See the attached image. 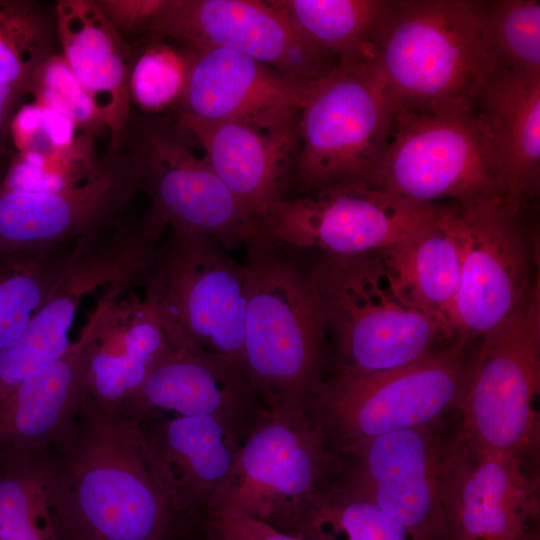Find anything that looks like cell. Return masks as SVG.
Returning <instances> with one entry per match:
<instances>
[{
    "instance_id": "18",
    "label": "cell",
    "mask_w": 540,
    "mask_h": 540,
    "mask_svg": "<svg viewBox=\"0 0 540 540\" xmlns=\"http://www.w3.org/2000/svg\"><path fill=\"white\" fill-rule=\"evenodd\" d=\"M138 424L178 525L215 511L244 437L212 416L153 415Z\"/></svg>"
},
{
    "instance_id": "19",
    "label": "cell",
    "mask_w": 540,
    "mask_h": 540,
    "mask_svg": "<svg viewBox=\"0 0 540 540\" xmlns=\"http://www.w3.org/2000/svg\"><path fill=\"white\" fill-rule=\"evenodd\" d=\"M190 49L192 62L188 82L175 111L265 130L298 125L314 84L304 83L232 50Z\"/></svg>"
},
{
    "instance_id": "33",
    "label": "cell",
    "mask_w": 540,
    "mask_h": 540,
    "mask_svg": "<svg viewBox=\"0 0 540 540\" xmlns=\"http://www.w3.org/2000/svg\"><path fill=\"white\" fill-rule=\"evenodd\" d=\"M131 45L134 48L129 79L131 104L146 114L175 111L186 90L191 49L151 37Z\"/></svg>"
},
{
    "instance_id": "25",
    "label": "cell",
    "mask_w": 540,
    "mask_h": 540,
    "mask_svg": "<svg viewBox=\"0 0 540 540\" xmlns=\"http://www.w3.org/2000/svg\"><path fill=\"white\" fill-rule=\"evenodd\" d=\"M54 8L61 53L105 122L108 149H118L132 109L129 79L134 48L96 0H59Z\"/></svg>"
},
{
    "instance_id": "34",
    "label": "cell",
    "mask_w": 540,
    "mask_h": 540,
    "mask_svg": "<svg viewBox=\"0 0 540 540\" xmlns=\"http://www.w3.org/2000/svg\"><path fill=\"white\" fill-rule=\"evenodd\" d=\"M482 25L496 69L540 75V1H483Z\"/></svg>"
},
{
    "instance_id": "7",
    "label": "cell",
    "mask_w": 540,
    "mask_h": 540,
    "mask_svg": "<svg viewBox=\"0 0 540 540\" xmlns=\"http://www.w3.org/2000/svg\"><path fill=\"white\" fill-rule=\"evenodd\" d=\"M342 468L341 454L309 407L266 406L241 442L213 512L247 514L291 534L308 504L336 482Z\"/></svg>"
},
{
    "instance_id": "10",
    "label": "cell",
    "mask_w": 540,
    "mask_h": 540,
    "mask_svg": "<svg viewBox=\"0 0 540 540\" xmlns=\"http://www.w3.org/2000/svg\"><path fill=\"white\" fill-rule=\"evenodd\" d=\"M469 368L465 346L454 342L387 371L337 370L317 386L308 407L341 454L383 434L439 422L459 408Z\"/></svg>"
},
{
    "instance_id": "9",
    "label": "cell",
    "mask_w": 540,
    "mask_h": 540,
    "mask_svg": "<svg viewBox=\"0 0 540 540\" xmlns=\"http://www.w3.org/2000/svg\"><path fill=\"white\" fill-rule=\"evenodd\" d=\"M120 146L138 170L141 191L151 200L147 213L167 228L207 236L228 250L246 247L255 220L199 156L193 135L170 114L131 109Z\"/></svg>"
},
{
    "instance_id": "38",
    "label": "cell",
    "mask_w": 540,
    "mask_h": 540,
    "mask_svg": "<svg viewBox=\"0 0 540 540\" xmlns=\"http://www.w3.org/2000/svg\"><path fill=\"white\" fill-rule=\"evenodd\" d=\"M13 153L12 146L0 142V187L3 183Z\"/></svg>"
},
{
    "instance_id": "31",
    "label": "cell",
    "mask_w": 540,
    "mask_h": 540,
    "mask_svg": "<svg viewBox=\"0 0 540 540\" xmlns=\"http://www.w3.org/2000/svg\"><path fill=\"white\" fill-rule=\"evenodd\" d=\"M60 51L54 5L0 0V72L29 92L38 68Z\"/></svg>"
},
{
    "instance_id": "20",
    "label": "cell",
    "mask_w": 540,
    "mask_h": 540,
    "mask_svg": "<svg viewBox=\"0 0 540 540\" xmlns=\"http://www.w3.org/2000/svg\"><path fill=\"white\" fill-rule=\"evenodd\" d=\"M266 406L247 376L227 360L195 348H176L118 413L137 422L168 413L212 416L245 437Z\"/></svg>"
},
{
    "instance_id": "2",
    "label": "cell",
    "mask_w": 540,
    "mask_h": 540,
    "mask_svg": "<svg viewBox=\"0 0 540 540\" xmlns=\"http://www.w3.org/2000/svg\"><path fill=\"white\" fill-rule=\"evenodd\" d=\"M337 370L369 374L419 361L454 340L400 287L379 252L318 253L306 265Z\"/></svg>"
},
{
    "instance_id": "32",
    "label": "cell",
    "mask_w": 540,
    "mask_h": 540,
    "mask_svg": "<svg viewBox=\"0 0 540 540\" xmlns=\"http://www.w3.org/2000/svg\"><path fill=\"white\" fill-rule=\"evenodd\" d=\"M42 453L0 455V540H60L47 504Z\"/></svg>"
},
{
    "instance_id": "24",
    "label": "cell",
    "mask_w": 540,
    "mask_h": 540,
    "mask_svg": "<svg viewBox=\"0 0 540 540\" xmlns=\"http://www.w3.org/2000/svg\"><path fill=\"white\" fill-rule=\"evenodd\" d=\"M497 163L504 202L521 212L539 191L540 75L491 72L471 99Z\"/></svg>"
},
{
    "instance_id": "1",
    "label": "cell",
    "mask_w": 540,
    "mask_h": 540,
    "mask_svg": "<svg viewBox=\"0 0 540 540\" xmlns=\"http://www.w3.org/2000/svg\"><path fill=\"white\" fill-rule=\"evenodd\" d=\"M42 467L60 540H170L179 528L138 422L86 396Z\"/></svg>"
},
{
    "instance_id": "6",
    "label": "cell",
    "mask_w": 540,
    "mask_h": 540,
    "mask_svg": "<svg viewBox=\"0 0 540 540\" xmlns=\"http://www.w3.org/2000/svg\"><path fill=\"white\" fill-rule=\"evenodd\" d=\"M367 185L426 204L504 200L497 163L471 101L399 108Z\"/></svg>"
},
{
    "instance_id": "16",
    "label": "cell",
    "mask_w": 540,
    "mask_h": 540,
    "mask_svg": "<svg viewBox=\"0 0 540 540\" xmlns=\"http://www.w3.org/2000/svg\"><path fill=\"white\" fill-rule=\"evenodd\" d=\"M140 175L120 146L85 181L54 191L0 187V250L75 242L127 215Z\"/></svg>"
},
{
    "instance_id": "5",
    "label": "cell",
    "mask_w": 540,
    "mask_h": 540,
    "mask_svg": "<svg viewBox=\"0 0 540 540\" xmlns=\"http://www.w3.org/2000/svg\"><path fill=\"white\" fill-rule=\"evenodd\" d=\"M167 229L142 283L143 300L176 347L218 356L245 374V263L207 236Z\"/></svg>"
},
{
    "instance_id": "21",
    "label": "cell",
    "mask_w": 540,
    "mask_h": 540,
    "mask_svg": "<svg viewBox=\"0 0 540 540\" xmlns=\"http://www.w3.org/2000/svg\"><path fill=\"white\" fill-rule=\"evenodd\" d=\"M195 138L211 167L254 218L290 197L299 150L298 125L265 130L248 124L170 112Z\"/></svg>"
},
{
    "instance_id": "22",
    "label": "cell",
    "mask_w": 540,
    "mask_h": 540,
    "mask_svg": "<svg viewBox=\"0 0 540 540\" xmlns=\"http://www.w3.org/2000/svg\"><path fill=\"white\" fill-rule=\"evenodd\" d=\"M111 286L89 342L85 363L86 397L118 412L152 370L176 347L142 297Z\"/></svg>"
},
{
    "instance_id": "4",
    "label": "cell",
    "mask_w": 540,
    "mask_h": 540,
    "mask_svg": "<svg viewBox=\"0 0 540 540\" xmlns=\"http://www.w3.org/2000/svg\"><path fill=\"white\" fill-rule=\"evenodd\" d=\"M482 12L480 0H390L368 59L399 108L471 101L496 70Z\"/></svg>"
},
{
    "instance_id": "13",
    "label": "cell",
    "mask_w": 540,
    "mask_h": 540,
    "mask_svg": "<svg viewBox=\"0 0 540 540\" xmlns=\"http://www.w3.org/2000/svg\"><path fill=\"white\" fill-rule=\"evenodd\" d=\"M437 205L407 200L364 183H336L271 204L256 218L254 236L309 253L379 252L424 226Z\"/></svg>"
},
{
    "instance_id": "15",
    "label": "cell",
    "mask_w": 540,
    "mask_h": 540,
    "mask_svg": "<svg viewBox=\"0 0 540 540\" xmlns=\"http://www.w3.org/2000/svg\"><path fill=\"white\" fill-rule=\"evenodd\" d=\"M439 423L383 434L341 453L337 482L375 502L415 540H448L442 487L448 440Z\"/></svg>"
},
{
    "instance_id": "35",
    "label": "cell",
    "mask_w": 540,
    "mask_h": 540,
    "mask_svg": "<svg viewBox=\"0 0 540 540\" xmlns=\"http://www.w3.org/2000/svg\"><path fill=\"white\" fill-rule=\"evenodd\" d=\"M29 94L34 102L53 109L92 137L107 131L91 97L75 77L61 51L48 58L34 74Z\"/></svg>"
},
{
    "instance_id": "12",
    "label": "cell",
    "mask_w": 540,
    "mask_h": 540,
    "mask_svg": "<svg viewBox=\"0 0 540 540\" xmlns=\"http://www.w3.org/2000/svg\"><path fill=\"white\" fill-rule=\"evenodd\" d=\"M469 368L457 430L468 444L526 459L539 447V283L509 320L484 336Z\"/></svg>"
},
{
    "instance_id": "23",
    "label": "cell",
    "mask_w": 540,
    "mask_h": 540,
    "mask_svg": "<svg viewBox=\"0 0 540 540\" xmlns=\"http://www.w3.org/2000/svg\"><path fill=\"white\" fill-rule=\"evenodd\" d=\"M108 294L106 289L67 350L33 372L0 405V455L41 453L71 423L86 395L87 349Z\"/></svg>"
},
{
    "instance_id": "39",
    "label": "cell",
    "mask_w": 540,
    "mask_h": 540,
    "mask_svg": "<svg viewBox=\"0 0 540 540\" xmlns=\"http://www.w3.org/2000/svg\"><path fill=\"white\" fill-rule=\"evenodd\" d=\"M520 540H539L536 536H530L529 533Z\"/></svg>"
},
{
    "instance_id": "37",
    "label": "cell",
    "mask_w": 540,
    "mask_h": 540,
    "mask_svg": "<svg viewBox=\"0 0 540 540\" xmlns=\"http://www.w3.org/2000/svg\"><path fill=\"white\" fill-rule=\"evenodd\" d=\"M166 1L96 0L103 15L129 44L146 36L151 23Z\"/></svg>"
},
{
    "instance_id": "30",
    "label": "cell",
    "mask_w": 540,
    "mask_h": 540,
    "mask_svg": "<svg viewBox=\"0 0 540 540\" xmlns=\"http://www.w3.org/2000/svg\"><path fill=\"white\" fill-rule=\"evenodd\" d=\"M291 535L304 540H415L375 502L337 480L308 504Z\"/></svg>"
},
{
    "instance_id": "28",
    "label": "cell",
    "mask_w": 540,
    "mask_h": 540,
    "mask_svg": "<svg viewBox=\"0 0 540 540\" xmlns=\"http://www.w3.org/2000/svg\"><path fill=\"white\" fill-rule=\"evenodd\" d=\"M78 241L0 250V350L50 298L75 257Z\"/></svg>"
},
{
    "instance_id": "3",
    "label": "cell",
    "mask_w": 540,
    "mask_h": 540,
    "mask_svg": "<svg viewBox=\"0 0 540 540\" xmlns=\"http://www.w3.org/2000/svg\"><path fill=\"white\" fill-rule=\"evenodd\" d=\"M246 248L245 374L268 406L307 407L328 337L302 253L256 236Z\"/></svg>"
},
{
    "instance_id": "26",
    "label": "cell",
    "mask_w": 540,
    "mask_h": 540,
    "mask_svg": "<svg viewBox=\"0 0 540 540\" xmlns=\"http://www.w3.org/2000/svg\"><path fill=\"white\" fill-rule=\"evenodd\" d=\"M379 253L407 296L455 340L453 320L460 263L441 205L419 230Z\"/></svg>"
},
{
    "instance_id": "14",
    "label": "cell",
    "mask_w": 540,
    "mask_h": 540,
    "mask_svg": "<svg viewBox=\"0 0 540 540\" xmlns=\"http://www.w3.org/2000/svg\"><path fill=\"white\" fill-rule=\"evenodd\" d=\"M145 37L239 52L309 85L339 64L271 0H167Z\"/></svg>"
},
{
    "instance_id": "40",
    "label": "cell",
    "mask_w": 540,
    "mask_h": 540,
    "mask_svg": "<svg viewBox=\"0 0 540 540\" xmlns=\"http://www.w3.org/2000/svg\"><path fill=\"white\" fill-rule=\"evenodd\" d=\"M194 540H200V539H199V538H196V539H194Z\"/></svg>"
},
{
    "instance_id": "11",
    "label": "cell",
    "mask_w": 540,
    "mask_h": 540,
    "mask_svg": "<svg viewBox=\"0 0 540 540\" xmlns=\"http://www.w3.org/2000/svg\"><path fill=\"white\" fill-rule=\"evenodd\" d=\"M441 212L460 263L455 342L466 346L498 329L528 301L539 283L532 280L536 251L521 212L502 198L450 201Z\"/></svg>"
},
{
    "instance_id": "29",
    "label": "cell",
    "mask_w": 540,
    "mask_h": 540,
    "mask_svg": "<svg viewBox=\"0 0 540 540\" xmlns=\"http://www.w3.org/2000/svg\"><path fill=\"white\" fill-rule=\"evenodd\" d=\"M315 46L339 63L368 59L390 0H271Z\"/></svg>"
},
{
    "instance_id": "17",
    "label": "cell",
    "mask_w": 540,
    "mask_h": 540,
    "mask_svg": "<svg viewBox=\"0 0 540 540\" xmlns=\"http://www.w3.org/2000/svg\"><path fill=\"white\" fill-rule=\"evenodd\" d=\"M526 459L447 441L442 487L448 540H520L539 514V480Z\"/></svg>"
},
{
    "instance_id": "36",
    "label": "cell",
    "mask_w": 540,
    "mask_h": 540,
    "mask_svg": "<svg viewBox=\"0 0 540 540\" xmlns=\"http://www.w3.org/2000/svg\"><path fill=\"white\" fill-rule=\"evenodd\" d=\"M194 526L204 535L201 540H304L243 513L213 512Z\"/></svg>"
},
{
    "instance_id": "8",
    "label": "cell",
    "mask_w": 540,
    "mask_h": 540,
    "mask_svg": "<svg viewBox=\"0 0 540 540\" xmlns=\"http://www.w3.org/2000/svg\"><path fill=\"white\" fill-rule=\"evenodd\" d=\"M398 109L369 59L339 63L311 87L301 110L292 190L301 196L336 183L367 184Z\"/></svg>"
},
{
    "instance_id": "27",
    "label": "cell",
    "mask_w": 540,
    "mask_h": 540,
    "mask_svg": "<svg viewBox=\"0 0 540 540\" xmlns=\"http://www.w3.org/2000/svg\"><path fill=\"white\" fill-rule=\"evenodd\" d=\"M97 288L90 271L70 270L22 333L0 350V405L33 372L67 350L81 301Z\"/></svg>"
}]
</instances>
